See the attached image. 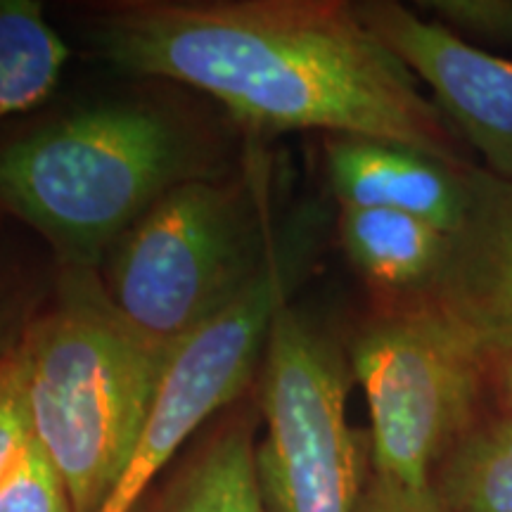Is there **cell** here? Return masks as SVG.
Instances as JSON below:
<instances>
[{
    "instance_id": "6",
    "label": "cell",
    "mask_w": 512,
    "mask_h": 512,
    "mask_svg": "<svg viewBox=\"0 0 512 512\" xmlns=\"http://www.w3.org/2000/svg\"><path fill=\"white\" fill-rule=\"evenodd\" d=\"M349 358L290 304L275 313L256 375V446L271 512H356L361 467L347 422Z\"/></svg>"
},
{
    "instance_id": "15",
    "label": "cell",
    "mask_w": 512,
    "mask_h": 512,
    "mask_svg": "<svg viewBox=\"0 0 512 512\" xmlns=\"http://www.w3.org/2000/svg\"><path fill=\"white\" fill-rule=\"evenodd\" d=\"M0 512H74L60 472L36 441L0 484Z\"/></svg>"
},
{
    "instance_id": "8",
    "label": "cell",
    "mask_w": 512,
    "mask_h": 512,
    "mask_svg": "<svg viewBox=\"0 0 512 512\" xmlns=\"http://www.w3.org/2000/svg\"><path fill=\"white\" fill-rule=\"evenodd\" d=\"M356 10L434 93L458 138L475 147L491 174L512 181V60L472 46L399 3H361Z\"/></svg>"
},
{
    "instance_id": "10",
    "label": "cell",
    "mask_w": 512,
    "mask_h": 512,
    "mask_svg": "<svg viewBox=\"0 0 512 512\" xmlns=\"http://www.w3.org/2000/svg\"><path fill=\"white\" fill-rule=\"evenodd\" d=\"M339 204L418 216L453 235L467 211V169L387 140L332 136L325 145Z\"/></svg>"
},
{
    "instance_id": "18",
    "label": "cell",
    "mask_w": 512,
    "mask_h": 512,
    "mask_svg": "<svg viewBox=\"0 0 512 512\" xmlns=\"http://www.w3.org/2000/svg\"><path fill=\"white\" fill-rule=\"evenodd\" d=\"M356 512H444V508L434 486L408 489L370 470L363 477Z\"/></svg>"
},
{
    "instance_id": "13",
    "label": "cell",
    "mask_w": 512,
    "mask_h": 512,
    "mask_svg": "<svg viewBox=\"0 0 512 512\" xmlns=\"http://www.w3.org/2000/svg\"><path fill=\"white\" fill-rule=\"evenodd\" d=\"M64 38L36 0H0V121L48 100L69 60Z\"/></svg>"
},
{
    "instance_id": "12",
    "label": "cell",
    "mask_w": 512,
    "mask_h": 512,
    "mask_svg": "<svg viewBox=\"0 0 512 512\" xmlns=\"http://www.w3.org/2000/svg\"><path fill=\"white\" fill-rule=\"evenodd\" d=\"M451 235L389 209L339 204V242L356 271L384 290L427 292L444 266Z\"/></svg>"
},
{
    "instance_id": "1",
    "label": "cell",
    "mask_w": 512,
    "mask_h": 512,
    "mask_svg": "<svg viewBox=\"0 0 512 512\" xmlns=\"http://www.w3.org/2000/svg\"><path fill=\"white\" fill-rule=\"evenodd\" d=\"M91 38L117 72L207 93L254 133L330 131L465 164L437 102L356 5L128 0L102 12Z\"/></svg>"
},
{
    "instance_id": "5",
    "label": "cell",
    "mask_w": 512,
    "mask_h": 512,
    "mask_svg": "<svg viewBox=\"0 0 512 512\" xmlns=\"http://www.w3.org/2000/svg\"><path fill=\"white\" fill-rule=\"evenodd\" d=\"M486 363L430 299L358 332L349 366L368 401L375 475L408 489L434 486L432 467L465 434Z\"/></svg>"
},
{
    "instance_id": "20",
    "label": "cell",
    "mask_w": 512,
    "mask_h": 512,
    "mask_svg": "<svg viewBox=\"0 0 512 512\" xmlns=\"http://www.w3.org/2000/svg\"><path fill=\"white\" fill-rule=\"evenodd\" d=\"M510 396H512V373H510Z\"/></svg>"
},
{
    "instance_id": "19",
    "label": "cell",
    "mask_w": 512,
    "mask_h": 512,
    "mask_svg": "<svg viewBox=\"0 0 512 512\" xmlns=\"http://www.w3.org/2000/svg\"><path fill=\"white\" fill-rule=\"evenodd\" d=\"M27 323L29 320H24L22 311H19L15 287H12L8 283V278L0 273V366H3L12 351H15Z\"/></svg>"
},
{
    "instance_id": "14",
    "label": "cell",
    "mask_w": 512,
    "mask_h": 512,
    "mask_svg": "<svg viewBox=\"0 0 512 512\" xmlns=\"http://www.w3.org/2000/svg\"><path fill=\"white\" fill-rule=\"evenodd\" d=\"M434 489L444 512H512V418L465 432Z\"/></svg>"
},
{
    "instance_id": "11",
    "label": "cell",
    "mask_w": 512,
    "mask_h": 512,
    "mask_svg": "<svg viewBox=\"0 0 512 512\" xmlns=\"http://www.w3.org/2000/svg\"><path fill=\"white\" fill-rule=\"evenodd\" d=\"M254 420L235 413L207 434L143 512H271L256 467Z\"/></svg>"
},
{
    "instance_id": "16",
    "label": "cell",
    "mask_w": 512,
    "mask_h": 512,
    "mask_svg": "<svg viewBox=\"0 0 512 512\" xmlns=\"http://www.w3.org/2000/svg\"><path fill=\"white\" fill-rule=\"evenodd\" d=\"M420 8L467 43L477 38L512 46V0H430Z\"/></svg>"
},
{
    "instance_id": "4",
    "label": "cell",
    "mask_w": 512,
    "mask_h": 512,
    "mask_svg": "<svg viewBox=\"0 0 512 512\" xmlns=\"http://www.w3.org/2000/svg\"><path fill=\"white\" fill-rule=\"evenodd\" d=\"M280 252L259 183L192 178L152 204L100 266L140 335L176 351L264 275Z\"/></svg>"
},
{
    "instance_id": "17",
    "label": "cell",
    "mask_w": 512,
    "mask_h": 512,
    "mask_svg": "<svg viewBox=\"0 0 512 512\" xmlns=\"http://www.w3.org/2000/svg\"><path fill=\"white\" fill-rule=\"evenodd\" d=\"M17 349V347H15ZM34 441L15 351L0 366V484Z\"/></svg>"
},
{
    "instance_id": "3",
    "label": "cell",
    "mask_w": 512,
    "mask_h": 512,
    "mask_svg": "<svg viewBox=\"0 0 512 512\" xmlns=\"http://www.w3.org/2000/svg\"><path fill=\"white\" fill-rule=\"evenodd\" d=\"M202 176L176 121L102 102L0 145V214L36 230L62 268L100 271L159 197Z\"/></svg>"
},
{
    "instance_id": "2",
    "label": "cell",
    "mask_w": 512,
    "mask_h": 512,
    "mask_svg": "<svg viewBox=\"0 0 512 512\" xmlns=\"http://www.w3.org/2000/svg\"><path fill=\"white\" fill-rule=\"evenodd\" d=\"M176 351L145 339L98 271L62 268L53 304L15 349L34 441L74 512H100L124 477Z\"/></svg>"
},
{
    "instance_id": "9",
    "label": "cell",
    "mask_w": 512,
    "mask_h": 512,
    "mask_svg": "<svg viewBox=\"0 0 512 512\" xmlns=\"http://www.w3.org/2000/svg\"><path fill=\"white\" fill-rule=\"evenodd\" d=\"M467 211L427 299L477 344L512 361V181L467 169Z\"/></svg>"
},
{
    "instance_id": "7",
    "label": "cell",
    "mask_w": 512,
    "mask_h": 512,
    "mask_svg": "<svg viewBox=\"0 0 512 512\" xmlns=\"http://www.w3.org/2000/svg\"><path fill=\"white\" fill-rule=\"evenodd\" d=\"M294 268L280 249L235 304L209 320L171 358L124 477L100 512H138L147 491L211 415L256 380L273 318L287 304Z\"/></svg>"
}]
</instances>
